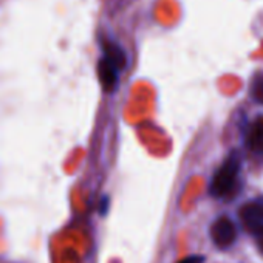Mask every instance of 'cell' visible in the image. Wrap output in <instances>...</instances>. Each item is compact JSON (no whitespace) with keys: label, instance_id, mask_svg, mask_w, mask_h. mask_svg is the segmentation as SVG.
Returning <instances> with one entry per match:
<instances>
[{"label":"cell","instance_id":"cell-8","mask_svg":"<svg viewBox=\"0 0 263 263\" xmlns=\"http://www.w3.org/2000/svg\"><path fill=\"white\" fill-rule=\"evenodd\" d=\"M254 237H255V243H257V246H258V249L263 252V224L261 226H258V228H255L254 231Z\"/></svg>","mask_w":263,"mask_h":263},{"label":"cell","instance_id":"cell-3","mask_svg":"<svg viewBox=\"0 0 263 263\" xmlns=\"http://www.w3.org/2000/svg\"><path fill=\"white\" fill-rule=\"evenodd\" d=\"M241 220L245 221V224L254 231L255 228L263 224V197L246 203L241 211H240Z\"/></svg>","mask_w":263,"mask_h":263},{"label":"cell","instance_id":"cell-4","mask_svg":"<svg viewBox=\"0 0 263 263\" xmlns=\"http://www.w3.org/2000/svg\"><path fill=\"white\" fill-rule=\"evenodd\" d=\"M98 76H99V82L102 84L105 91H115L116 90L119 70L111 62H108L105 58L99 59V62H98Z\"/></svg>","mask_w":263,"mask_h":263},{"label":"cell","instance_id":"cell-7","mask_svg":"<svg viewBox=\"0 0 263 263\" xmlns=\"http://www.w3.org/2000/svg\"><path fill=\"white\" fill-rule=\"evenodd\" d=\"M251 96L255 102L263 104V73L252 78L251 82Z\"/></svg>","mask_w":263,"mask_h":263},{"label":"cell","instance_id":"cell-9","mask_svg":"<svg viewBox=\"0 0 263 263\" xmlns=\"http://www.w3.org/2000/svg\"><path fill=\"white\" fill-rule=\"evenodd\" d=\"M204 257L203 255H189L183 260H180L178 263H204Z\"/></svg>","mask_w":263,"mask_h":263},{"label":"cell","instance_id":"cell-6","mask_svg":"<svg viewBox=\"0 0 263 263\" xmlns=\"http://www.w3.org/2000/svg\"><path fill=\"white\" fill-rule=\"evenodd\" d=\"M104 58L108 62H111L118 70H122L127 65L125 51L115 42H105L104 44Z\"/></svg>","mask_w":263,"mask_h":263},{"label":"cell","instance_id":"cell-5","mask_svg":"<svg viewBox=\"0 0 263 263\" xmlns=\"http://www.w3.org/2000/svg\"><path fill=\"white\" fill-rule=\"evenodd\" d=\"M248 149L255 155H263V118L255 119L251 125L246 138Z\"/></svg>","mask_w":263,"mask_h":263},{"label":"cell","instance_id":"cell-1","mask_svg":"<svg viewBox=\"0 0 263 263\" xmlns=\"http://www.w3.org/2000/svg\"><path fill=\"white\" fill-rule=\"evenodd\" d=\"M240 169H241V155L238 151H232L212 178L209 187L211 195L215 198H223L229 195L237 183Z\"/></svg>","mask_w":263,"mask_h":263},{"label":"cell","instance_id":"cell-2","mask_svg":"<svg viewBox=\"0 0 263 263\" xmlns=\"http://www.w3.org/2000/svg\"><path fill=\"white\" fill-rule=\"evenodd\" d=\"M211 238L217 248L228 249L234 245V241L237 238V228L228 217H221V218L215 220V223L212 224Z\"/></svg>","mask_w":263,"mask_h":263}]
</instances>
